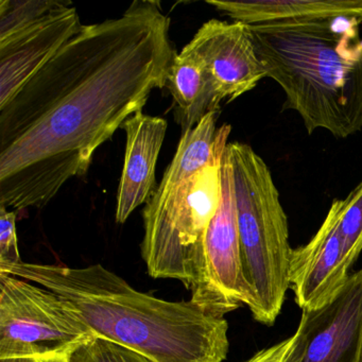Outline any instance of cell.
Masks as SVG:
<instances>
[{
	"mask_svg": "<svg viewBox=\"0 0 362 362\" xmlns=\"http://www.w3.org/2000/svg\"><path fill=\"white\" fill-rule=\"evenodd\" d=\"M122 128L127 143L116 206V222L119 224L147 202L156 190V163L166 136L167 122L141 111L131 116Z\"/></svg>",
	"mask_w": 362,
	"mask_h": 362,
	"instance_id": "obj_12",
	"label": "cell"
},
{
	"mask_svg": "<svg viewBox=\"0 0 362 362\" xmlns=\"http://www.w3.org/2000/svg\"><path fill=\"white\" fill-rule=\"evenodd\" d=\"M158 1L82 27L0 107V205L42 209L88 173L95 152L166 86L175 58Z\"/></svg>",
	"mask_w": 362,
	"mask_h": 362,
	"instance_id": "obj_1",
	"label": "cell"
},
{
	"mask_svg": "<svg viewBox=\"0 0 362 362\" xmlns=\"http://www.w3.org/2000/svg\"><path fill=\"white\" fill-rule=\"evenodd\" d=\"M64 298L97 336L154 362H223L228 323L192 300L170 302L137 291L101 264L22 262L0 269Z\"/></svg>",
	"mask_w": 362,
	"mask_h": 362,
	"instance_id": "obj_2",
	"label": "cell"
},
{
	"mask_svg": "<svg viewBox=\"0 0 362 362\" xmlns=\"http://www.w3.org/2000/svg\"><path fill=\"white\" fill-rule=\"evenodd\" d=\"M361 21L249 27L258 58L309 135L344 139L362 130Z\"/></svg>",
	"mask_w": 362,
	"mask_h": 362,
	"instance_id": "obj_3",
	"label": "cell"
},
{
	"mask_svg": "<svg viewBox=\"0 0 362 362\" xmlns=\"http://www.w3.org/2000/svg\"><path fill=\"white\" fill-rule=\"evenodd\" d=\"M284 362H360L362 270L320 308L303 310Z\"/></svg>",
	"mask_w": 362,
	"mask_h": 362,
	"instance_id": "obj_8",
	"label": "cell"
},
{
	"mask_svg": "<svg viewBox=\"0 0 362 362\" xmlns=\"http://www.w3.org/2000/svg\"><path fill=\"white\" fill-rule=\"evenodd\" d=\"M93 334L52 290L0 272V358L47 355Z\"/></svg>",
	"mask_w": 362,
	"mask_h": 362,
	"instance_id": "obj_6",
	"label": "cell"
},
{
	"mask_svg": "<svg viewBox=\"0 0 362 362\" xmlns=\"http://www.w3.org/2000/svg\"><path fill=\"white\" fill-rule=\"evenodd\" d=\"M290 342H291V338L285 339L277 344L257 351L253 357L245 362H284Z\"/></svg>",
	"mask_w": 362,
	"mask_h": 362,
	"instance_id": "obj_19",
	"label": "cell"
},
{
	"mask_svg": "<svg viewBox=\"0 0 362 362\" xmlns=\"http://www.w3.org/2000/svg\"><path fill=\"white\" fill-rule=\"evenodd\" d=\"M218 112L182 135L173 162L144 209L141 255L153 279H177L196 298L204 281V239L221 200L230 124Z\"/></svg>",
	"mask_w": 362,
	"mask_h": 362,
	"instance_id": "obj_4",
	"label": "cell"
},
{
	"mask_svg": "<svg viewBox=\"0 0 362 362\" xmlns=\"http://www.w3.org/2000/svg\"><path fill=\"white\" fill-rule=\"evenodd\" d=\"M219 12L250 27L332 22L347 18L362 22V0H209Z\"/></svg>",
	"mask_w": 362,
	"mask_h": 362,
	"instance_id": "obj_13",
	"label": "cell"
},
{
	"mask_svg": "<svg viewBox=\"0 0 362 362\" xmlns=\"http://www.w3.org/2000/svg\"><path fill=\"white\" fill-rule=\"evenodd\" d=\"M360 362H362V354H361V360H360Z\"/></svg>",
	"mask_w": 362,
	"mask_h": 362,
	"instance_id": "obj_22",
	"label": "cell"
},
{
	"mask_svg": "<svg viewBox=\"0 0 362 362\" xmlns=\"http://www.w3.org/2000/svg\"><path fill=\"white\" fill-rule=\"evenodd\" d=\"M234 183L241 259L253 292L250 307L255 321L272 326L289 289L288 218L270 169L247 144L226 147Z\"/></svg>",
	"mask_w": 362,
	"mask_h": 362,
	"instance_id": "obj_5",
	"label": "cell"
},
{
	"mask_svg": "<svg viewBox=\"0 0 362 362\" xmlns=\"http://www.w3.org/2000/svg\"><path fill=\"white\" fill-rule=\"evenodd\" d=\"M221 200L204 239V281L192 302L223 317L241 305L251 307L254 296L243 273L232 166L224 151Z\"/></svg>",
	"mask_w": 362,
	"mask_h": 362,
	"instance_id": "obj_7",
	"label": "cell"
},
{
	"mask_svg": "<svg viewBox=\"0 0 362 362\" xmlns=\"http://www.w3.org/2000/svg\"><path fill=\"white\" fill-rule=\"evenodd\" d=\"M47 355L16 356V357L0 358V362H40L44 357H45V356Z\"/></svg>",
	"mask_w": 362,
	"mask_h": 362,
	"instance_id": "obj_21",
	"label": "cell"
},
{
	"mask_svg": "<svg viewBox=\"0 0 362 362\" xmlns=\"http://www.w3.org/2000/svg\"><path fill=\"white\" fill-rule=\"evenodd\" d=\"M69 346L71 345L52 351L40 362H69V360H67V351H69Z\"/></svg>",
	"mask_w": 362,
	"mask_h": 362,
	"instance_id": "obj_20",
	"label": "cell"
},
{
	"mask_svg": "<svg viewBox=\"0 0 362 362\" xmlns=\"http://www.w3.org/2000/svg\"><path fill=\"white\" fill-rule=\"evenodd\" d=\"M83 25L71 3L30 28L0 41V107L48 64Z\"/></svg>",
	"mask_w": 362,
	"mask_h": 362,
	"instance_id": "obj_11",
	"label": "cell"
},
{
	"mask_svg": "<svg viewBox=\"0 0 362 362\" xmlns=\"http://www.w3.org/2000/svg\"><path fill=\"white\" fill-rule=\"evenodd\" d=\"M351 264L339 232L338 205L332 201L323 223L305 245L292 250L289 288L302 310L329 303L349 281Z\"/></svg>",
	"mask_w": 362,
	"mask_h": 362,
	"instance_id": "obj_10",
	"label": "cell"
},
{
	"mask_svg": "<svg viewBox=\"0 0 362 362\" xmlns=\"http://www.w3.org/2000/svg\"><path fill=\"white\" fill-rule=\"evenodd\" d=\"M183 52L204 64L222 101L232 103L267 77L249 27L240 22L209 21Z\"/></svg>",
	"mask_w": 362,
	"mask_h": 362,
	"instance_id": "obj_9",
	"label": "cell"
},
{
	"mask_svg": "<svg viewBox=\"0 0 362 362\" xmlns=\"http://www.w3.org/2000/svg\"><path fill=\"white\" fill-rule=\"evenodd\" d=\"M18 214L0 205V269L23 262L16 234Z\"/></svg>",
	"mask_w": 362,
	"mask_h": 362,
	"instance_id": "obj_18",
	"label": "cell"
},
{
	"mask_svg": "<svg viewBox=\"0 0 362 362\" xmlns=\"http://www.w3.org/2000/svg\"><path fill=\"white\" fill-rule=\"evenodd\" d=\"M177 107V118L182 131L194 129L204 116L219 113L222 100L213 79L202 62L182 50L173 59L167 84Z\"/></svg>",
	"mask_w": 362,
	"mask_h": 362,
	"instance_id": "obj_14",
	"label": "cell"
},
{
	"mask_svg": "<svg viewBox=\"0 0 362 362\" xmlns=\"http://www.w3.org/2000/svg\"><path fill=\"white\" fill-rule=\"evenodd\" d=\"M338 205L339 232L347 262L353 267L362 252V181Z\"/></svg>",
	"mask_w": 362,
	"mask_h": 362,
	"instance_id": "obj_17",
	"label": "cell"
},
{
	"mask_svg": "<svg viewBox=\"0 0 362 362\" xmlns=\"http://www.w3.org/2000/svg\"><path fill=\"white\" fill-rule=\"evenodd\" d=\"M69 362H154L128 347L90 334L69 347Z\"/></svg>",
	"mask_w": 362,
	"mask_h": 362,
	"instance_id": "obj_16",
	"label": "cell"
},
{
	"mask_svg": "<svg viewBox=\"0 0 362 362\" xmlns=\"http://www.w3.org/2000/svg\"><path fill=\"white\" fill-rule=\"evenodd\" d=\"M69 1L54 0H1L0 1V41H5L60 9Z\"/></svg>",
	"mask_w": 362,
	"mask_h": 362,
	"instance_id": "obj_15",
	"label": "cell"
}]
</instances>
